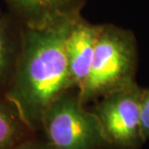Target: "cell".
Masks as SVG:
<instances>
[{
  "mask_svg": "<svg viewBox=\"0 0 149 149\" xmlns=\"http://www.w3.org/2000/svg\"><path fill=\"white\" fill-rule=\"evenodd\" d=\"M23 25L9 12L0 19V95L4 96L16 72Z\"/></svg>",
  "mask_w": 149,
  "mask_h": 149,
  "instance_id": "obj_7",
  "label": "cell"
},
{
  "mask_svg": "<svg viewBox=\"0 0 149 149\" xmlns=\"http://www.w3.org/2000/svg\"><path fill=\"white\" fill-rule=\"evenodd\" d=\"M24 27H44L79 16L85 0H2Z\"/></svg>",
  "mask_w": 149,
  "mask_h": 149,
  "instance_id": "obj_6",
  "label": "cell"
},
{
  "mask_svg": "<svg viewBox=\"0 0 149 149\" xmlns=\"http://www.w3.org/2000/svg\"><path fill=\"white\" fill-rule=\"evenodd\" d=\"M5 12L2 10V8H1V6H0V19H1V17H3V15H4Z\"/></svg>",
  "mask_w": 149,
  "mask_h": 149,
  "instance_id": "obj_11",
  "label": "cell"
},
{
  "mask_svg": "<svg viewBox=\"0 0 149 149\" xmlns=\"http://www.w3.org/2000/svg\"><path fill=\"white\" fill-rule=\"evenodd\" d=\"M79 16L44 27L23 26L16 72L4 96L32 133L41 130L42 118L49 107L65 92L76 89L68 68L65 43Z\"/></svg>",
  "mask_w": 149,
  "mask_h": 149,
  "instance_id": "obj_1",
  "label": "cell"
},
{
  "mask_svg": "<svg viewBox=\"0 0 149 149\" xmlns=\"http://www.w3.org/2000/svg\"><path fill=\"white\" fill-rule=\"evenodd\" d=\"M85 106L77 89L59 96L42 118L47 141L57 149H107L99 119Z\"/></svg>",
  "mask_w": 149,
  "mask_h": 149,
  "instance_id": "obj_3",
  "label": "cell"
},
{
  "mask_svg": "<svg viewBox=\"0 0 149 149\" xmlns=\"http://www.w3.org/2000/svg\"><path fill=\"white\" fill-rule=\"evenodd\" d=\"M101 29L102 24H92L79 16L67 36L65 50L68 68L73 84L79 92L88 79Z\"/></svg>",
  "mask_w": 149,
  "mask_h": 149,
  "instance_id": "obj_5",
  "label": "cell"
},
{
  "mask_svg": "<svg viewBox=\"0 0 149 149\" xmlns=\"http://www.w3.org/2000/svg\"><path fill=\"white\" fill-rule=\"evenodd\" d=\"M31 134L17 109L5 96L0 95V149H12L31 138Z\"/></svg>",
  "mask_w": 149,
  "mask_h": 149,
  "instance_id": "obj_8",
  "label": "cell"
},
{
  "mask_svg": "<svg viewBox=\"0 0 149 149\" xmlns=\"http://www.w3.org/2000/svg\"><path fill=\"white\" fill-rule=\"evenodd\" d=\"M141 89L135 82L102 97L91 109L100 121L107 149H141L145 143L141 122Z\"/></svg>",
  "mask_w": 149,
  "mask_h": 149,
  "instance_id": "obj_4",
  "label": "cell"
},
{
  "mask_svg": "<svg viewBox=\"0 0 149 149\" xmlns=\"http://www.w3.org/2000/svg\"><path fill=\"white\" fill-rule=\"evenodd\" d=\"M138 45L133 32L113 24H102L90 74L79 92L83 104L99 100L136 82Z\"/></svg>",
  "mask_w": 149,
  "mask_h": 149,
  "instance_id": "obj_2",
  "label": "cell"
},
{
  "mask_svg": "<svg viewBox=\"0 0 149 149\" xmlns=\"http://www.w3.org/2000/svg\"><path fill=\"white\" fill-rule=\"evenodd\" d=\"M12 149H57L54 145H52L47 139L41 141V139H26L22 142L17 143L16 146Z\"/></svg>",
  "mask_w": 149,
  "mask_h": 149,
  "instance_id": "obj_10",
  "label": "cell"
},
{
  "mask_svg": "<svg viewBox=\"0 0 149 149\" xmlns=\"http://www.w3.org/2000/svg\"><path fill=\"white\" fill-rule=\"evenodd\" d=\"M141 122L145 141L149 139V88H142L141 95Z\"/></svg>",
  "mask_w": 149,
  "mask_h": 149,
  "instance_id": "obj_9",
  "label": "cell"
}]
</instances>
